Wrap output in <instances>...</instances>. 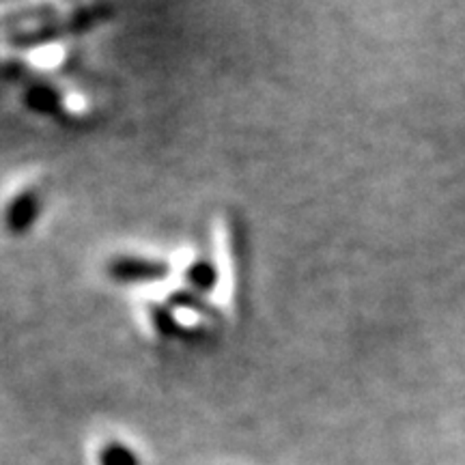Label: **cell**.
I'll return each instance as SVG.
<instances>
[{
	"mask_svg": "<svg viewBox=\"0 0 465 465\" xmlns=\"http://www.w3.org/2000/svg\"><path fill=\"white\" fill-rule=\"evenodd\" d=\"M113 17V7L106 3L89 5V7L75 9L74 14H69L63 20H50L44 25L35 26L33 31H22V33H11L9 44L15 48H35V45H45L58 39H65L69 35H80L91 31V28L104 25Z\"/></svg>",
	"mask_w": 465,
	"mask_h": 465,
	"instance_id": "cell-1",
	"label": "cell"
},
{
	"mask_svg": "<svg viewBox=\"0 0 465 465\" xmlns=\"http://www.w3.org/2000/svg\"><path fill=\"white\" fill-rule=\"evenodd\" d=\"M168 265L143 257H114L108 263V274L116 282H155L168 276Z\"/></svg>",
	"mask_w": 465,
	"mask_h": 465,
	"instance_id": "cell-2",
	"label": "cell"
},
{
	"mask_svg": "<svg viewBox=\"0 0 465 465\" xmlns=\"http://www.w3.org/2000/svg\"><path fill=\"white\" fill-rule=\"evenodd\" d=\"M39 212H42V192H39V188H28L9 203L5 223H7V229L11 232L22 235L35 224Z\"/></svg>",
	"mask_w": 465,
	"mask_h": 465,
	"instance_id": "cell-3",
	"label": "cell"
},
{
	"mask_svg": "<svg viewBox=\"0 0 465 465\" xmlns=\"http://www.w3.org/2000/svg\"><path fill=\"white\" fill-rule=\"evenodd\" d=\"M185 281H188L192 289L201 291V293H207V291H212L213 287H216L218 272H216V267H213L212 261L199 259L188 270V274H185Z\"/></svg>",
	"mask_w": 465,
	"mask_h": 465,
	"instance_id": "cell-4",
	"label": "cell"
},
{
	"mask_svg": "<svg viewBox=\"0 0 465 465\" xmlns=\"http://www.w3.org/2000/svg\"><path fill=\"white\" fill-rule=\"evenodd\" d=\"M100 465H141V459L121 441H108L100 450Z\"/></svg>",
	"mask_w": 465,
	"mask_h": 465,
	"instance_id": "cell-5",
	"label": "cell"
},
{
	"mask_svg": "<svg viewBox=\"0 0 465 465\" xmlns=\"http://www.w3.org/2000/svg\"><path fill=\"white\" fill-rule=\"evenodd\" d=\"M28 104L35 110H42V113H54L58 108V93L54 89H48L45 84L31 86V93H28Z\"/></svg>",
	"mask_w": 465,
	"mask_h": 465,
	"instance_id": "cell-6",
	"label": "cell"
},
{
	"mask_svg": "<svg viewBox=\"0 0 465 465\" xmlns=\"http://www.w3.org/2000/svg\"><path fill=\"white\" fill-rule=\"evenodd\" d=\"M0 3H11V0H0Z\"/></svg>",
	"mask_w": 465,
	"mask_h": 465,
	"instance_id": "cell-7",
	"label": "cell"
}]
</instances>
